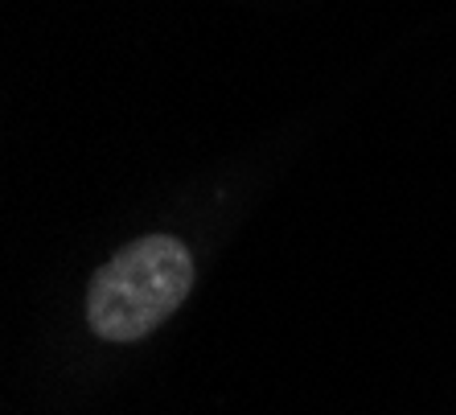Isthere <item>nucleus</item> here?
Segmentation results:
<instances>
[{
	"label": "nucleus",
	"instance_id": "nucleus-1",
	"mask_svg": "<svg viewBox=\"0 0 456 415\" xmlns=\"http://www.w3.org/2000/svg\"><path fill=\"white\" fill-rule=\"evenodd\" d=\"M193 259L173 234H149L107 259L86 292V321L103 341H140L190 297Z\"/></svg>",
	"mask_w": 456,
	"mask_h": 415
}]
</instances>
